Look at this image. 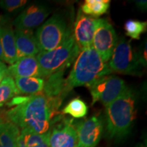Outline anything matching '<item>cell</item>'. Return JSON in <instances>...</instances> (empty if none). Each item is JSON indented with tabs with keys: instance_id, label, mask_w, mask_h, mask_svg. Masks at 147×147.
I'll list each match as a JSON object with an SVG mask.
<instances>
[{
	"instance_id": "obj_1",
	"label": "cell",
	"mask_w": 147,
	"mask_h": 147,
	"mask_svg": "<svg viewBox=\"0 0 147 147\" xmlns=\"http://www.w3.org/2000/svg\"><path fill=\"white\" fill-rule=\"evenodd\" d=\"M55 113L43 93L31 95L29 99L7 112L8 121L21 129L43 134L50 131L51 119Z\"/></svg>"
},
{
	"instance_id": "obj_2",
	"label": "cell",
	"mask_w": 147,
	"mask_h": 147,
	"mask_svg": "<svg viewBox=\"0 0 147 147\" xmlns=\"http://www.w3.org/2000/svg\"><path fill=\"white\" fill-rule=\"evenodd\" d=\"M112 72L108 63L102 60L93 47L81 49L66 79V87L69 91L74 87H89L97 80Z\"/></svg>"
},
{
	"instance_id": "obj_3",
	"label": "cell",
	"mask_w": 147,
	"mask_h": 147,
	"mask_svg": "<svg viewBox=\"0 0 147 147\" xmlns=\"http://www.w3.org/2000/svg\"><path fill=\"white\" fill-rule=\"evenodd\" d=\"M136 113V97L129 89L106 106V129L110 138L120 140L127 136L133 125Z\"/></svg>"
},
{
	"instance_id": "obj_4",
	"label": "cell",
	"mask_w": 147,
	"mask_h": 147,
	"mask_svg": "<svg viewBox=\"0 0 147 147\" xmlns=\"http://www.w3.org/2000/svg\"><path fill=\"white\" fill-rule=\"evenodd\" d=\"M80 52L72 35L56 49L48 52H40L36 59L40 65L42 78H47L52 74L67 69L76 59Z\"/></svg>"
},
{
	"instance_id": "obj_5",
	"label": "cell",
	"mask_w": 147,
	"mask_h": 147,
	"mask_svg": "<svg viewBox=\"0 0 147 147\" xmlns=\"http://www.w3.org/2000/svg\"><path fill=\"white\" fill-rule=\"evenodd\" d=\"M71 35L70 29L63 16L55 14L37 29L35 36L40 53L56 49Z\"/></svg>"
},
{
	"instance_id": "obj_6",
	"label": "cell",
	"mask_w": 147,
	"mask_h": 147,
	"mask_svg": "<svg viewBox=\"0 0 147 147\" xmlns=\"http://www.w3.org/2000/svg\"><path fill=\"white\" fill-rule=\"evenodd\" d=\"M108 65L113 72L137 76L140 75L142 67L131 40L124 38L117 41Z\"/></svg>"
},
{
	"instance_id": "obj_7",
	"label": "cell",
	"mask_w": 147,
	"mask_h": 147,
	"mask_svg": "<svg viewBox=\"0 0 147 147\" xmlns=\"http://www.w3.org/2000/svg\"><path fill=\"white\" fill-rule=\"evenodd\" d=\"M88 88L92 96V104L99 102L105 107L123 94L128 89L124 80L116 76L102 77Z\"/></svg>"
},
{
	"instance_id": "obj_8",
	"label": "cell",
	"mask_w": 147,
	"mask_h": 147,
	"mask_svg": "<svg viewBox=\"0 0 147 147\" xmlns=\"http://www.w3.org/2000/svg\"><path fill=\"white\" fill-rule=\"evenodd\" d=\"M117 43V36L112 24L106 18H99L92 47L104 62L110 60Z\"/></svg>"
},
{
	"instance_id": "obj_9",
	"label": "cell",
	"mask_w": 147,
	"mask_h": 147,
	"mask_svg": "<svg viewBox=\"0 0 147 147\" xmlns=\"http://www.w3.org/2000/svg\"><path fill=\"white\" fill-rule=\"evenodd\" d=\"M76 130L78 135L77 147H95L102 138L104 123L100 117L94 115L80 123Z\"/></svg>"
},
{
	"instance_id": "obj_10",
	"label": "cell",
	"mask_w": 147,
	"mask_h": 147,
	"mask_svg": "<svg viewBox=\"0 0 147 147\" xmlns=\"http://www.w3.org/2000/svg\"><path fill=\"white\" fill-rule=\"evenodd\" d=\"M65 69H61L48 76L42 91L55 113L61 105L63 97L69 92L66 87V79L64 78Z\"/></svg>"
},
{
	"instance_id": "obj_11",
	"label": "cell",
	"mask_w": 147,
	"mask_h": 147,
	"mask_svg": "<svg viewBox=\"0 0 147 147\" xmlns=\"http://www.w3.org/2000/svg\"><path fill=\"white\" fill-rule=\"evenodd\" d=\"M99 18L84 14L79 10L74 25V39L80 50L92 47L93 38Z\"/></svg>"
},
{
	"instance_id": "obj_12",
	"label": "cell",
	"mask_w": 147,
	"mask_h": 147,
	"mask_svg": "<svg viewBox=\"0 0 147 147\" xmlns=\"http://www.w3.org/2000/svg\"><path fill=\"white\" fill-rule=\"evenodd\" d=\"M50 14V10L43 4H33L25 9L15 18L13 25L17 29H32L39 26Z\"/></svg>"
},
{
	"instance_id": "obj_13",
	"label": "cell",
	"mask_w": 147,
	"mask_h": 147,
	"mask_svg": "<svg viewBox=\"0 0 147 147\" xmlns=\"http://www.w3.org/2000/svg\"><path fill=\"white\" fill-rule=\"evenodd\" d=\"M78 135L76 127L65 120L50 130L49 147H77Z\"/></svg>"
},
{
	"instance_id": "obj_14",
	"label": "cell",
	"mask_w": 147,
	"mask_h": 147,
	"mask_svg": "<svg viewBox=\"0 0 147 147\" xmlns=\"http://www.w3.org/2000/svg\"><path fill=\"white\" fill-rule=\"evenodd\" d=\"M16 59L36 56L40 53L36 38L32 30L17 29L14 31Z\"/></svg>"
},
{
	"instance_id": "obj_15",
	"label": "cell",
	"mask_w": 147,
	"mask_h": 147,
	"mask_svg": "<svg viewBox=\"0 0 147 147\" xmlns=\"http://www.w3.org/2000/svg\"><path fill=\"white\" fill-rule=\"evenodd\" d=\"M8 76L13 78L16 77L42 78L36 57H25L16 60L15 63L8 67Z\"/></svg>"
},
{
	"instance_id": "obj_16",
	"label": "cell",
	"mask_w": 147,
	"mask_h": 147,
	"mask_svg": "<svg viewBox=\"0 0 147 147\" xmlns=\"http://www.w3.org/2000/svg\"><path fill=\"white\" fill-rule=\"evenodd\" d=\"M0 40L3 50V61L12 65L17 60L14 31L10 25L1 22H0Z\"/></svg>"
},
{
	"instance_id": "obj_17",
	"label": "cell",
	"mask_w": 147,
	"mask_h": 147,
	"mask_svg": "<svg viewBox=\"0 0 147 147\" xmlns=\"http://www.w3.org/2000/svg\"><path fill=\"white\" fill-rule=\"evenodd\" d=\"M50 131L39 134L27 129H21L18 140V147H49Z\"/></svg>"
},
{
	"instance_id": "obj_18",
	"label": "cell",
	"mask_w": 147,
	"mask_h": 147,
	"mask_svg": "<svg viewBox=\"0 0 147 147\" xmlns=\"http://www.w3.org/2000/svg\"><path fill=\"white\" fill-rule=\"evenodd\" d=\"M14 82L20 94L34 95L41 93L45 85V80L39 77H16Z\"/></svg>"
},
{
	"instance_id": "obj_19",
	"label": "cell",
	"mask_w": 147,
	"mask_h": 147,
	"mask_svg": "<svg viewBox=\"0 0 147 147\" xmlns=\"http://www.w3.org/2000/svg\"><path fill=\"white\" fill-rule=\"evenodd\" d=\"M20 130L10 121H0V147H18Z\"/></svg>"
},
{
	"instance_id": "obj_20",
	"label": "cell",
	"mask_w": 147,
	"mask_h": 147,
	"mask_svg": "<svg viewBox=\"0 0 147 147\" xmlns=\"http://www.w3.org/2000/svg\"><path fill=\"white\" fill-rule=\"evenodd\" d=\"M110 4V0H86L81 5L80 10L84 14L96 18L105 14Z\"/></svg>"
},
{
	"instance_id": "obj_21",
	"label": "cell",
	"mask_w": 147,
	"mask_h": 147,
	"mask_svg": "<svg viewBox=\"0 0 147 147\" xmlns=\"http://www.w3.org/2000/svg\"><path fill=\"white\" fill-rule=\"evenodd\" d=\"M19 94L14 78L9 76L5 77L0 83V108Z\"/></svg>"
},
{
	"instance_id": "obj_22",
	"label": "cell",
	"mask_w": 147,
	"mask_h": 147,
	"mask_svg": "<svg viewBox=\"0 0 147 147\" xmlns=\"http://www.w3.org/2000/svg\"><path fill=\"white\" fill-rule=\"evenodd\" d=\"M88 113V106L80 98L71 100L63 110V113L70 115L73 118H83Z\"/></svg>"
},
{
	"instance_id": "obj_23",
	"label": "cell",
	"mask_w": 147,
	"mask_h": 147,
	"mask_svg": "<svg viewBox=\"0 0 147 147\" xmlns=\"http://www.w3.org/2000/svg\"><path fill=\"white\" fill-rule=\"evenodd\" d=\"M146 22L140 21L136 19H129L125 23L126 35L131 39L140 40V36L146 30Z\"/></svg>"
},
{
	"instance_id": "obj_24",
	"label": "cell",
	"mask_w": 147,
	"mask_h": 147,
	"mask_svg": "<svg viewBox=\"0 0 147 147\" xmlns=\"http://www.w3.org/2000/svg\"><path fill=\"white\" fill-rule=\"evenodd\" d=\"M27 2L25 0H3L0 1V6L8 12H13L26 4Z\"/></svg>"
},
{
	"instance_id": "obj_25",
	"label": "cell",
	"mask_w": 147,
	"mask_h": 147,
	"mask_svg": "<svg viewBox=\"0 0 147 147\" xmlns=\"http://www.w3.org/2000/svg\"><path fill=\"white\" fill-rule=\"evenodd\" d=\"M8 76V67L3 61H0V83Z\"/></svg>"
},
{
	"instance_id": "obj_26",
	"label": "cell",
	"mask_w": 147,
	"mask_h": 147,
	"mask_svg": "<svg viewBox=\"0 0 147 147\" xmlns=\"http://www.w3.org/2000/svg\"><path fill=\"white\" fill-rule=\"evenodd\" d=\"M146 1H144V0H140V1H136V5L138 8L140 10H144L146 9Z\"/></svg>"
},
{
	"instance_id": "obj_27",
	"label": "cell",
	"mask_w": 147,
	"mask_h": 147,
	"mask_svg": "<svg viewBox=\"0 0 147 147\" xmlns=\"http://www.w3.org/2000/svg\"><path fill=\"white\" fill-rule=\"evenodd\" d=\"M0 61H3V55L2 47H1V40H0Z\"/></svg>"
}]
</instances>
